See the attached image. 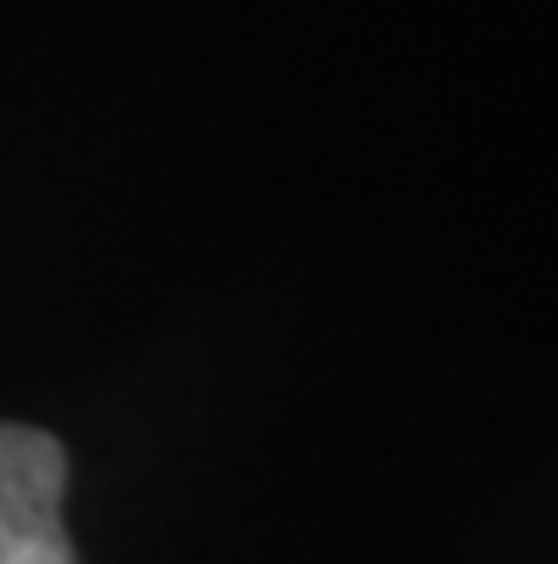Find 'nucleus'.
I'll use <instances>...</instances> for the list:
<instances>
[{"label": "nucleus", "instance_id": "1", "mask_svg": "<svg viewBox=\"0 0 558 564\" xmlns=\"http://www.w3.org/2000/svg\"><path fill=\"white\" fill-rule=\"evenodd\" d=\"M69 462L41 427L0 422V564H75L63 530Z\"/></svg>", "mask_w": 558, "mask_h": 564}]
</instances>
